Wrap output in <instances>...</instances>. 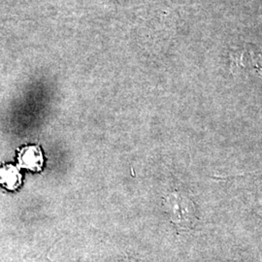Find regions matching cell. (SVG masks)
I'll return each mask as SVG.
<instances>
[{
	"label": "cell",
	"mask_w": 262,
	"mask_h": 262,
	"mask_svg": "<svg viewBox=\"0 0 262 262\" xmlns=\"http://www.w3.org/2000/svg\"><path fill=\"white\" fill-rule=\"evenodd\" d=\"M163 207L180 231H187L196 224L198 216L193 201L181 192H172L164 197Z\"/></svg>",
	"instance_id": "cell-1"
},
{
	"label": "cell",
	"mask_w": 262,
	"mask_h": 262,
	"mask_svg": "<svg viewBox=\"0 0 262 262\" xmlns=\"http://www.w3.org/2000/svg\"><path fill=\"white\" fill-rule=\"evenodd\" d=\"M17 159L20 168L38 173L44 168L45 158L39 145H27L17 151Z\"/></svg>",
	"instance_id": "cell-2"
},
{
	"label": "cell",
	"mask_w": 262,
	"mask_h": 262,
	"mask_svg": "<svg viewBox=\"0 0 262 262\" xmlns=\"http://www.w3.org/2000/svg\"><path fill=\"white\" fill-rule=\"evenodd\" d=\"M23 186V174L19 167L8 163L0 166V187L16 191Z\"/></svg>",
	"instance_id": "cell-3"
}]
</instances>
